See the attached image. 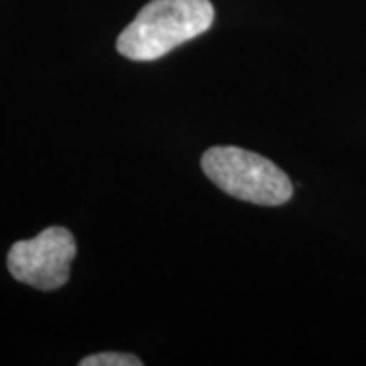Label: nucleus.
Here are the masks:
<instances>
[{"mask_svg": "<svg viewBox=\"0 0 366 366\" xmlns=\"http://www.w3.org/2000/svg\"><path fill=\"white\" fill-rule=\"evenodd\" d=\"M212 23L209 0H151L120 33L117 49L132 61H155L206 33Z\"/></svg>", "mask_w": 366, "mask_h": 366, "instance_id": "nucleus-1", "label": "nucleus"}, {"mask_svg": "<svg viewBox=\"0 0 366 366\" xmlns=\"http://www.w3.org/2000/svg\"><path fill=\"white\" fill-rule=\"evenodd\" d=\"M74 257V234L67 228L51 226L31 240L14 242L6 264L16 281L41 291H55L67 283Z\"/></svg>", "mask_w": 366, "mask_h": 366, "instance_id": "nucleus-3", "label": "nucleus"}, {"mask_svg": "<svg viewBox=\"0 0 366 366\" xmlns=\"http://www.w3.org/2000/svg\"><path fill=\"white\" fill-rule=\"evenodd\" d=\"M202 169L214 185L242 202L281 206L293 196V183L285 171L240 147H212L202 157Z\"/></svg>", "mask_w": 366, "mask_h": 366, "instance_id": "nucleus-2", "label": "nucleus"}, {"mask_svg": "<svg viewBox=\"0 0 366 366\" xmlns=\"http://www.w3.org/2000/svg\"><path fill=\"white\" fill-rule=\"evenodd\" d=\"M81 366H141L143 362L132 356V354H122V352H100L86 356L79 360Z\"/></svg>", "mask_w": 366, "mask_h": 366, "instance_id": "nucleus-4", "label": "nucleus"}]
</instances>
